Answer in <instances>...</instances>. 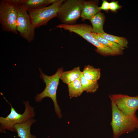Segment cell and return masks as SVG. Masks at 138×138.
Here are the masks:
<instances>
[{
    "instance_id": "6",
    "label": "cell",
    "mask_w": 138,
    "mask_h": 138,
    "mask_svg": "<svg viewBox=\"0 0 138 138\" xmlns=\"http://www.w3.org/2000/svg\"><path fill=\"white\" fill-rule=\"evenodd\" d=\"M65 1L57 0L49 6L40 9L28 11L35 28L46 25L50 20L57 17L59 9Z\"/></svg>"
},
{
    "instance_id": "11",
    "label": "cell",
    "mask_w": 138,
    "mask_h": 138,
    "mask_svg": "<svg viewBox=\"0 0 138 138\" xmlns=\"http://www.w3.org/2000/svg\"><path fill=\"white\" fill-rule=\"evenodd\" d=\"M28 11L40 9L52 4L57 0H16Z\"/></svg>"
},
{
    "instance_id": "1",
    "label": "cell",
    "mask_w": 138,
    "mask_h": 138,
    "mask_svg": "<svg viewBox=\"0 0 138 138\" xmlns=\"http://www.w3.org/2000/svg\"><path fill=\"white\" fill-rule=\"evenodd\" d=\"M111 100L112 120L110 123L113 138H119L123 134L132 132L138 127V118L136 116L126 115L118 109L113 100Z\"/></svg>"
},
{
    "instance_id": "7",
    "label": "cell",
    "mask_w": 138,
    "mask_h": 138,
    "mask_svg": "<svg viewBox=\"0 0 138 138\" xmlns=\"http://www.w3.org/2000/svg\"><path fill=\"white\" fill-rule=\"evenodd\" d=\"M84 0H65L57 13V17L62 24H76L80 17Z\"/></svg>"
},
{
    "instance_id": "12",
    "label": "cell",
    "mask_w": 138,
    "mask_h": 138,
    "mask_svg": "<svg viewBox=\"0 0 138 138\" xmlns=\"http://www.w3.org/2000/svg\"><path fill=\"white\" fill-rule=\"evenodd\" d=\"M36 121L35 119L31 118L25 123L15 125L14 128L18 136L20 138H36L35 136L31 134L30 132L31 125Z\"/></svg>"
},
{
    "instance_id": "8",
    "label": "cell",
    "mask_w": 138,
    "mask_h": 138,
    "mask_svg": "<svg viewBox=\"0 0 138 138\" xmlns=\"http://www.w3.org/2000/svg\"><path fill=\"white\" fill-rule=\"evenodd\" d=\"M17 13L16 10L8 0L0 1V24L2 30L15 34L17 30Z\"/></svg>"
},
{
    "instance_id": "15",
    "label": "cell",
    "mask_w": 138,
    "mask_h": 138,
    "mask_svg": "<svg viewBox=\"0 0 138 138\" xmlns=\"http://www.w3.org/2000/svg\"><path fill=\"white\" fill-rule=\"evenodd\" d=\"M82 73L79 66L76 67L70 71H63L60 79L68 85L79 78Z\"/></svg>"
},
{
    "instance_id": "5",
    "label": "cell",
    "mask_w": 138,
    "mask_h": 138,
    "mask_svg": "<svg viewBox=\"0 0 138 138\" xmlns=\"http://www.w3.org/2000/svg\"><path fill=\"white\" fill-rule=\"evenodd\" d=\"M17 10V30L20 36L31 43L34 40L35 28L32 22L28 11L16 0H8Z\"/></svg>"
},
{
    "instance_id": "22",
    "label": "cell",
    "mask_w": 138,
    "mask_h": 138,
    "mask_svg": "<svg viewBox=\"0 0 138 138\" xmlns=\"http://www.w3.org/2000/svg\"><path fill=\"white\" fill-rule=\"evenodd\" d=\"M137 129H138V128H137Z\"/></svg>"
},
{
    "instance_id": "4",
    "label": "cell",
    "mask_w": 138,
    "mask_h": 138,
    "mask_svg": "<svg viewBox=\"0 0 138 138\" xmlns=\"http://www.w3.org/2000/svg\"><path fill=\"white\" fill-rule=\"evenodd\" d=\"M4 98L10 105L11 111L10 113L6 117H0L1 133L5 132L7 130L15 132L14 128L15 125L25 123L30 119L34 117L35 114L34 109L29 104L28 101L23 102L25 106V109L24 112L20 114L17 112L11 105Z\"/></svg>"
},
{
    "instance_id": "18",
    "label": "cell",
    "mask_w": 138,
    "mask_h": 138,
    "mask_svg": "<svg viewBox=\"0 0 138 138\" xmlns=\"http://www.w3.org/2000/svg\"><path fill=\"white\" fill-rule=\"evenodd\" d=\"M67 85L69 95L70 98L79 96L84 91L79 77Z\"/></svg>"
},
{
    "instance_id": "16",
    "label": "cell",
    "mask_w": 138,
    "mask_h": 138,
    "mask_svg": "<svg viewBox=\"0 0 138 138\" xmlns=\"http://www.w3.org/2000/svg\"><path fill=\"white\" fill-rule=\"evenodd\" d=\"M100 68H96L88 65L84 66L82 73L83 76L88 79L98 81L100 77Z\"/></svg>"
},
{
    "instance_id": "19",
    "label": "cell",
    "mask_w": 138,
    "mask_h": 138,
    "mask_svg": "<svg viewBox=\"0 0 138 138\" xmlns=\"http://www.w3.org/2000/svg\"><path fill=\"white\" fill-rule=\"evenodd\" d=\"M97 34L101 37L117 43L124 48L128 47V41L124 38L110 34L105 32Z\"/></svg>"
},
{
    "instance_id": "20",
    "label": "cell",
    "mask_w": 138,
    "mask_h": 138,
    "mask_svg": "<svg viewBox=\"0 0 138 138\" xmlns=\"http://www.w3.org/2000/svg\"><path fill=\"white\" fill-rule=\"evenodd\" d=\"M121 7L117 1H113L109 3V9L113 11H116L117 10L120 8Z\"/></svg>"
},
{
    "instance_id": "2",
    "label": "cell",
    "mask_w": 138,
    "mask_h": 138,
    "mask_svg": "<svg viewBox=\"0 0 138 138\" xmlns=\"http://www.w3.org/2000/svg\"><path fill=\"white\" fill-rule=\"evenodd\" d=\"M40 77L46 85L45 88L41 93L37 94L35 97L36 102H41L45 97L50 98L54 103L55 112L59 118H61V110L58 104L56 99V92L61 75L63 72V67L58 68L55 73L50 76H48L43 72L39 68Z\"/></svg>"
},
{
    "instance_id": "13",
    "label": "cell",
    "mask_w": 138,
    "mask_h": 138,
    "mask_svg": "<svg viewBox=\"0 0 138 138\" xmlns=\"http://www.w3.org/2000/svg\"><path fill=\"white\" fill-rule=\"evenodd\" d=\"M104 20L103 14L100 12L89 20L92 26V32L98 34L105 32L103 29Z\"/></svg>"
},
{
    "instance_id": "17",
    "label": "cell",
    "mask_w": 138,
    "mask_h": 138,
    "mask_svg": "<svg viewBox=\"0 0 138 138\" xmlns=\"http://www.w3.org/2000/svg\"><path fill=\"white\" fill-rule=\"evenodd\" d=\"M79 78L83 91L93 93L98 89L99 85L97 81L91 80L86 78L82 73Z\"/></svg>"
},
{
    "instance_id": "9",
    "label": "cell",
    "mask_w": 138,
    "mask_h": 138,
    "mask_svg": "<svg viewBox=\"0 0 138 138\" xmlns=\"http://www.w3.org/2000/svg\"><path fill=\"white\" fill-rule=\"evenodd\" d=\"M109 96L123 113L129 116H136V112L138 109V96H130L120 94H112Z\"/></svg>"
},
{
    "instance_id": "10",
    "label": "cell",
    "mask_w": 138,
    "mask_h": 138,
    "mask_svg": "<svg viewBox=\"0 0 138 138\" xmlns=\"http://www.w3.org/2000/svg\"><path fill=\"white\" fill-rule=\"evenodd\" d=\"M97 1L84 0L80 17L83 21L90 20L94 16L100 12Z\"/></svg>"
},
{
    "instance_id": "3",
    "label": "cell",
    "mask_w": 138,
    "mask_h": 138,
    "mask_svg": "<svg viewBox=\"0 0 138 138\" xmlns=\"http://www.w3.org/2000/svg\"><path fill=\"white\" fill-rule=\"evenodd\" d=\"M56 27L63 28L70 32H73L79 35L96 47L97 48L96 51L102 55H117L110 48L101 43L94 37L91 34L92 27L90 25L84 23L76 24L72 25L61 24L57 25Z\"/></svg>"
},
{
    "instance_id": "21",
    "label": "cell",
    "mask_w": 138,
    "mask_h": 138,
    "mask_svg": "<svg viewBox=\"0 0 138 138\" xmlns=\"http://www.w3.org/2000/svg\"><path fill=\"white\" fill-rule=\"evenodd\" d=\"M99 9L100 10H108L109 9V3L106 0H103L101 6L99 7Z\"/></svg>"
},
{
    "instance_id": "14",
    "label": "cell",
    "mask_w": 138,
    "mask_h": 138,
    "mask_svg": "<svg viewBox=\"0 0 138 138\" xmlns=\"http://www.w3.org/2000/svg\"><path fill=\"white\" fill-rule=\"evenodd\" d=\"M93 36L101 43L111 49L117 55L122 53L124 48L119 44L99 36L97 33L92 32Z\"/></svg>"
}]
</instances>
